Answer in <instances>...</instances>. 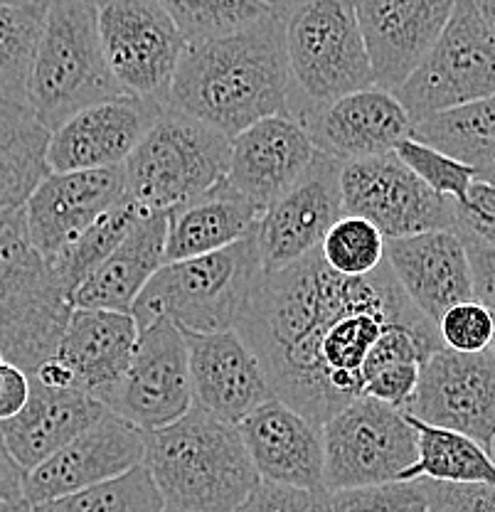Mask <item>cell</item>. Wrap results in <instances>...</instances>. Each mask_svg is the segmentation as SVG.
<instances>
[{
    "label": "cell",
    "mask_w": 495,
    "mask_h": 512,
    "mask_svg": "<svg viewBox=\"0 0 495 512\" xmlns=\"http://www.w3.org/2000/svg\"><path fill=\"white\" fill-rule=\"evenodd\" d=\"M165 106L234 138L266 116H289L284 18L185 45Z\"/></svg>",
    "instance_id": "cell-1"
},
{
    "label": "cell",
    "mask_w": 495,
    "mask_h": 512,
    "mask_svg": "<svg viewBox=\"0 0 495 512\" xmlns=\"http://www.w3.org/2000/svg\"><path fill=\"white\" fill-rule=\"evenodd\" d=\"M143 466L165 512H234L259 483L237 426L195 404L173 424L143 431Z\"/></svg>",
    "instance_id": "cell-2"
},
{
    "label": "cell",
    "mask_w": 495,
    "mask_h": 512,
    "mask_svg": "<svg viewBox=\"0 0 495 512\" xmlns=\"http://www.w3.org/2000/svg\"><path fill=\"white\" fill-rule=\"evenodd\" d=\"M262 276L254 234L220 252L165 261L131 308L138 330L168 318L183 330H230L247 308Z\"/></svg>",
    "instance_id": "cell-3"
},
{
    "label": "cell",
    "mask_w": 495,
    "mask_h": 512,
    "mask_svg": "<svg viewBox=\"0 0 495 512\" xmlns=\"http://www.w3.org/2000/svg\"><path fill=\"white\" fill-rule=\"evenodd\" d=\"M124 94L106 67L94 0H52L28 77V106L47 131Z\"/></svg>",
    "instance_id": "cell-4"
},
{
    "label": "cell",
    "mask_w": 495,
    "mask_h": 512,
    "mask_svg": "<svg viewBox=\"0 0 495 512\" xmlns=\"http://www.w3.org/2000/svg\"><path fill=\"white\" fill-rule=\"evenodd\" d=\"M289 116L372 87L370 60L353 0H306L284 18Z\"/></svg>",
    "instance_id": "cell-5"
},
{
    "label": "cell",
    "mask_w": 495,
    "mask_h": 512,
    "mask_svg": "<svg viewBox=\"0 0 495 512\" xmlns=\"http://www.w3.org/2000/svg\"><path fill=\"white\" fill-rule=\"evenodd\" d=\"M230 138L188 114L163 106L126 158V195L151 212H175L222 183Z\"/></svg>",
    "instance_id": "cell-6"
},
{
    "label": "cell",
    "mask_w": 495,
    "mask_h": 512,
    "mask_svg": "<svg viewBox=\"0 0 495 512\" xmlns=\"http://www.w3.org/2000/svg\"><path fill=\"white\" fill-rule=\"evenodd\" d=\"M69 311L67 296L30 242L23 207L0 215V350L25 372L55 355Z\"/></svg>",
    "instance_id": "cell-7"
},
{
    "label": "cell",
    "mask_w": 495,
    "mask_h": 512,
    "mask_svg": "<svg viewBox=\"0 0 495 512\" xmlns=\"http://www.w3.org/2000/svg\"><path fill=\"white\" fill-rule=\"evenodd\" d=\"M323 431V485L328 493L399 480L417 461V431L402 409L355 397Z\"/></svg>",
    "instance_id": "cell-8"
},
{
    "label": "cell",
    "mask_w": 495,
    "mask_h": 512,
    "mask_svg": "<svg viewBox=\"0 0 495 512\" xmlns=\"http://www.w3.org/2000/svg\"><path fill=\"white\" fill-rule=\"evenodd\" d=\"M495 94V35L473 0H456L439 40L395 96L412 121Z\"/></svg>",
    "instance_id": "cell-9"
},
{
    "label": "cell",
    "mask_w": 495,
    "mask_h": 512,
    "mask_svg": "<svg viewBox=\"0 0 495 512\" xmlns=\"http://www.w3.org/2000/svg\"><path fill=\"white\" fill-rule=\"evenodd\" d=\"M101 50L121 92L165 104L188 42L156 0H94Z\"/></svg>",
    "instance_id": "cell-10"
},
{
    "label": "cell",
    "mask_w": 495,
    "mask_h": 512,
    "mask_svg": "<svg viewBox=\"0 0 495 512\" xmlns=\"http://www.w3.org/2000/svg\"><path fill=\"white\" fill-rule=\"evenodd\" d=\"M343 215L363 217L385 239L454 229V200L436 195L395 156L340 163Z\"/></svg>",
    "instance_id": "cell-11"
},
{
    "label": "cell",
    "mask_w": 495,
    "mask_h": 512,
    "mask_svg": "<svg viewBox=\"0 0 495 512\" xmlns=\"http://www.w3.org/2000/svg\"><path fill=\"white\" fill-rule=\"evenodd\" d=\"M190 407L193 387L183 333L168 318H158L138 330L129 367L106 399V409L136 429L153 431L173 424Z\"/></svg>",
    "instance_id": "cell-12"
},
{
    "label": "cell",
    "mask_w": 495,
    "mask_h": 512,
    "mask_svg": "<svg viewBox=\"0 0 495 512\" xmlns=\"http://www.w3.org/2000/svg\"><path fill=\"white\" fill-rule=\"evenodd\" d=\"M404 414L459 431L491 448L495 436V360L491 350L439 348L419 367V382Z\"/></svg>",
    "instance_id": "cell-13"
},
{
    "label": "cell",
    "mask_w": 495,
    "mask_h": 512,
    "mask_svg": "<svg viewBox=\"0 0 495 512\" xmlns=\"http://www.w3.org/2000/svg\"><path fill=\"white\" fill-rule=\"evenodd\" d=\"M340 160L316 151L306 173L284 195L264 207L254 227L262 271H276L321 247L335 220L343 217Z\"/></svg>",
    "instance_id": "cell-14"
},
{
    "label": "cell",
    "mask_w": 495,
    "mask_h": 512,
    "mask_svg": "<svg viewBox=\"0 0 495 512\" xmlns=\"http://www.w3.org/2000/svg\"><path fill=\"white\" fill-rule=\"evenodd\" d=\"M165 104L133 94H116L77 111L50 131V173L124 165Z\"/></svg>",
    "instance_id": "cell-15"
},
{
    "label": "cell",
    "mask_w": 495,
    "mask_h": 512,
    "mask_svg": "<svg viewBox=\"0 0 495 512\" xmlns=\"http://www.w3.org/2000/svg\"><path fill=\"white\" fill-rule=\"evenodd\" d=\"M456 0H353L375 87L397 92L439 40Z\"/></svg>",
    "instance_id": "cell-16"
},
{
    "label": "cell",
    "mask_w": 495,
    "mask_h": 512,
    "mask_svg": "<svg viewBox=\"0 0 495 512\" xmlns=\"http://www.w3.org/2000/svg\"><path fill=\"white\" fill-rule=\"evenodd\" d=\"M143 463V431L114 412L25 473L23 500L33 505L104 483Z\"/></svg>",
    "instance_id": "cell-17"
},
{
    "label": "cell",
    "mask_w": 495,
    "mask_h": 512,
    "mask_svg": "<svg viewBox=\"0 0 495 512\" xmlns=\"http://www.w3.org/2000/svg\"><path fill=\"white\" fill-rule=\"evenodd\" d=\"M121 195H126L121 165L47 173L23 205L30 242L52 264Z\"/></svg>",
    "instance_id": "cell-18"
},
{
    "label": "cell",
    "mask_w": 495,
    "mask_h": 512,
    "mask_svg": "<svg viewBox=\"0 0 495 512\" xmlns=\"http://www.w3.org/2000/svg\"><path fill=\"white\" fill-rule=\"evenodd\" d=\"M298 124L306 128L316 151L348 163L392 153L412 133L414 121L395 92L372 84L308 111Z\"/></svg>",
    "instance_id": "cell-19"
},
{
    "label": "cell",
    "mask_w": 495,
    "mask_h": 512,
    "mask_svg": "<svg viewBox=\"0 0 495 512\" xmlns=\"http://www.w3.org/2000/svg\"><path fill=\"white\" fill-rule=\"evenodd\" d=\"M180 333L188 348L195 407L237 426L252 409L274 397L257 355L237 330L193 333L180 328Z\"/></svg>",
    "instance_id": "cell-20"
},
{
    "label": "cell",
    "mask_w": 495,
    "mask_h": 512,
    "mask_svg": "<svg viewBox=\"0 0 495 512\" xmlns=\"http://www.w3.org/2000/svg\"><path fill=\"white\" fill-rule=\"evenodd\" d=\"M316 146L291 116H266L230 138L225 180L257 210H264L308 170Z\"/></svg>",
    "instance_id": "cell-21"
},
{
    "label": "cell",
    "mask_w": 495,
    "mask_h": 512,
    "mask_svg": "<svg viewBox=\"0 0 495 512\" xmlns=\"http://www.w3.org/2000/svg\"><path fill=\"white\" fill-rule=\"evenodd\" d=\"M259 480L321 490L323 431L316 421L269 397L237 424Z\"/></svg>",
    "instance_id": "cell-22"
},
{
    "label": "cell",
    "mask_w": 495,
    "mask_h": 512,
    "mask_svg": "<svg viewBox=\"0 0 495 512\" xmlns=\"http://www.w3.org/2000/svg\"><path fill=\"white\" fill-rule=\"evenodd\" d=\"M385 261L404 296L431 323H439L456 303L473 298L466 244L454 229L385 239Z\"/></svg>",
    "instance_id": "cell-23"
},
{
    "label": "cell",
    "mask_w": 495,
    "mask_h": 512,
    "mask_svg": "<svg viewBox=\"0 0 495 512\" xmlns=\"http://www.w3.org/2000/svg\"><path fill=\"white\" fill-rule=\"evenodd\" d=\"M109 409L84 389H45L30 382L25 407L0 421V441L25 473L94 426Z\"/></svg>",
    "instance_id": "cell-24"
},
{
    "label": "cell",
    "mask_w": 495,
    "mask_h": 512,
    "mask_svg": "<svg viewBox=\"0 0 495 512\" xmlns=\"http://www.w3.org/2000/svg\"><path fill=\"white\" fill-rule=\"evenodd\" d=\"M136 338L138 325L131 313L72 308L55 355L67 362L79 387L106 407L129 367Z\"/></svg>",
    "instance_id": "cell-25"
},
{
    "label": "cell",
    "mask_w": 495,
    "mask_h": 512,
    "mask_svg": "<svg viewBox=\"0 0 495 512\" xmlns=\"http://www.w3.org/2000/svg\"><path fill=\"white\" fill-rule=\"evenodd\" d=\"M168 215L146 212L104 261L79 284L69 303L72 308H104L131 313L138 293L165 264Z\"/></svg>",
    "instance_id": "cell-26"
},
{
    "label": "cell",
    "mask_w": 495,
    "mask_h": 512,
    "mask_svg": "<svg viewBox=\"0 0 495 512\" xmlns=\"http://www.w3.org/2000/svg\"><path fill=\"white\" fill-rule=\"evenodd\" d=\"M262 210L230 188L227 180L168 215L165 261L190 259L230 247L254 234Z\"/></svg>",
    "instance_id": "cell-27"
},
{
    "label": "cell",
    "mask_w": 495,
    "mask_h": 512,
    "mask_svg": "<svg viewBox=\"0 0 495 512\" xmlns=\"http://www.w3.org/2000/svg\"><path fill=\"white\" fill-rule=\"evenodd\" d=\"M50 131L25 106L0 104V215L25 205L30 192L50 173Z\"/></svg>",
    "instance_id": "cell-28"
},
{
    "label": "cell",
    "mask_w": 495,
    "mask_h": 512,
    "mask_svg": "<svg viewBox=\"0 0 495 512\" xmlns=\"http://www.w3.org/2000/svg\"><path fill=\"white\" fill-rule=\"evenodd\" d=\"M407 419L417 431V461L399 480L429 478L441 483H478L495 488V463L488 448L459 431L424 424L409 414Z\"/></svg>",
    "instance_id": "cell-29"
},
{
    "label": "cell",
    "mask_w": 495,
    "mask_h": 512,
    "mask_svg": "<svg viewBox=\"0 0 495 512\" xmlns=\"http://www.w3.org/2000/svg\"><path fill=\"white\" fill-rule=\"evenodd\" d=\"M409 136L478 168L495 151V94L431 114L417 121Z\"/></svg>",
    "instance_id": "cell-30"
},
{
    "label": "cell",
    "mask_w": 495,
    "mask_h": 512,
    "mask_svg": "<svg viewBox=\"0 0 495 512\" xmlns=\"http://www.w3.org/2000/svg\"><path fill=\"white\" fill-rule=\"evenodd\" d=\"M52 0H0V104L28 106V77Z\"/></svg>",
    "instance_id": "cell-31"
},
{
    "label": "cell",
    "mask_w": 495,
    "mask_h": 512,
    "mask_svg": "<svg viewBox=\"0 0 495 512\" xmlns=\"http://www.w3.org/2000/svg\"><path fill=\"white\" fill-rule=\"evenodd\" d=\"M146 212V207L138 205L131 195H121L109 210H104L101 215L69 244L67 249H62L57 254V259L52 261V274H55L57 284H60L62 293L67 296V301L72 298V293L77 291L79 284L92 274L94 269L106 259L116 247H119L121 239L131 232L133 224L141 220ZM72 306V303H69Z\"/></svg>",
    "instance_id": "cell-32"
},
{
    "label": "cell",
    "mask_w": 495,
    "mask_h": 512,
    "mask_svg": "<svg viewBox=\"0 0 495 512\" xmlns=\"http://www.w3.org/2000/svg\"><path fill=\"white\" fill-rule=\"evenodd\" d=\"M33 512H165L163 498L143 463L77 493L33 505Z\"/></svg>",
    "instance_id": "cell-33"
},
{
    "label": "cell",
    "mask_w": 495,
    "mask_h": 512,
    "mask_svg": "<svg viewBox=\"0 0 495 512\" xmlns=\"http://www.w3.org/2000/svg\"><path fill=\"white\" fill-rule=\"evenodd\" d=\"M188 45L230 35L271 13L262 0H156Z\"/></svg>",
    "instance_id": "cell-34"
},
{
    "label": "cell",
    "mask_w": 495,
    "mask_h": 512,
    "mask_svg": "<svg viewBox=\"0 0 495 512\" xmlns=\"http://www.w3.org/2000/svg\"><path fill=\"white\" fill-rule=\"evenodd\" d=\"M323 261L340 276H367L385 261V237L363 217L343 215L323 237Z\"/></svg>",
    "instance_id": "cell-35"
},
{
    "label": "cell",
    "mask_w": 495,
    "mask_h": 512,
    "mask_svg": "<svg viewBox=\"0 0 495 512\" xmlns=\"http://www.w3.org/2000/svg\"><path fill=\"white\" fill-rule=\"evenodd\" d=\"M395 156L422 180L427 188L436 195L449 197L454 202H463L468 195V188L476 180V168L461 163V160L446 156V153L436 151L427 143L417 141V138L407 136L395 146Z\"/></svg>",
    "instance_id": "cell-36"
},
{
    "label": "cell",
    "mask_w": 495,
    "mask_h": 512,
    "mask_svg": "<svg viewBox=\"0 0 495 512\" xmlns=\"http://www.w3.org/2000/svg\"><path fill=\"white\" fill-rule=\"evenodd\" d=\"M333 512H429L427 478L345 488L330 493Z\"/></svg>",
    "instance_id": "cell-37"
},
{
    "label": "cell",
    "mask_w": 495,
    "mask_h": 512,
    "mask_svg": "<svg viewBox=\"0 0 495 512\" xmlns=\"http://www.w3.org/2000/svg\"><path fill=\"white\" fill-rule=\"evenodd\" d=\"M441 345L456 352H483L495 338V316L478 301L451 306L436 323Z\"/></svg>",
    "instance_id": "cell-38"
},
{
    "label": "cell",
    "mask_w": 495,
    "mask_h": 512,
    "mask_svg": "<svg viewBox=\"0 0 495 512\" xmlns=\"http://www.w3.org/2000/svg\"><path fill=\"white\" fill-rule=\"evenodd\" d=\"M234 512H333L326 488H294V485L259 480L252 493Z\"/></svg>",
    "instance_id": "cell-39"
},
{
    "label": "cell",
    "mask_w": 495,
    "mask_h": 512,
    "mask_svg": "<svg viewBox=\"0 0 495 512\" xmlns=\"http://www.w3.org/2000/svg\"><path fill=\"white\" fill-rule=\"evenodd\" d=\"M454 232L495 247V185L473 180L463 202H454Z\"/></svg>",
    "instance_id": "cell-40"
},
{
    "label": "cell",
    "mask_w": 495,
    "mask_h": 512,
    "mask_svg": "<svg viewBox=\"0 0 495 512\" xmlns=\"http://www.w3.org/2000/svg\"><path fill=\"white\" fill-rule=\"evenodd\" d=\"M429 512H495V488L478 483L429 480Z\"/></svg>",
    "instance_id": "cell-41"
},
{
    "label": "cell",
    "mask_w": 495,
    "mask_h": 512,
    "mask_svg": "<svg viewBox=\"0 0 495 512\" xmlns=\"http://www.w3.org/2000/svg\"><path fill=\"white\" fill-rule=\"evenodd\" d=\"M419 367L422 365L417 362H399V365L385 367L363 384V394L395 409H404L417 389Z\"/></svg>",
    "instance_id": "cell-42"
},
{
    "label": "cell",
    "mask_w": 495,
    "mask_h": 512,
    "mask_svg": "<svg viewBox=\"0 0 495 512\" xmlns=\"http://www.w3.org/2000/svg\"><path fill=\"white\" fill-rule=\"evenodd\" d=\"M466 244L468 266H471L473 301L483 303L495 316V247L461 237Z\"/></svg>",
    "instance_id": "cell-43"
},
{
    "label": "cell",
    "mask_w": 495,
    "mask_h": 512,
    "mask_svg": "<svg viewBox=\"0 0 495 512\" xmlns=\"http://www.w3.org/2000/svg\"><path fill=\"white\" fill-rule=\"evenodd\" d=\"M30 397V377L0 350V421L10 419L25 407Z\"/></svg>",
    "instance_id": "cell-44"
},
{
    "label": "cell",
    "mask_w": 495,
    "mask_h": 512,
    "mask_svg": "<svg viewBox=\"0 0 495 512\" xmlns=\"http://www.w3.org/2000/svg\"><path fill=\"white\" fill-rule=\"evenodd\" d=\"M25 471L15 463L8 448L0 441V503H18L23 500Z\"/></svg>",
    "instance_id": "cell-45"
},
{
    "label": "cell",
    "mask_w": 495,
    "mask_h": 512,
    "mask_svg": "<svg viewBox=\"0 0 495 512\" xmlns=\"http://www.w3.org/2000/svg\"><path fill=\"white\" fill-rule=\"evenodd\" d=\"M262 3L274 15H279V18H286V15H289L291 10L298 8V5H301V3H306V0H262Z\"/></svg>",
    "instance_id": "cell-46"
},
{
    "label": "cell",
    "mask_w": 495,
    "mask_h": 512,
    "mask_svg": "<svg viewBox=\"0 0 495 512\" xmlns=\"http://www.w3.org/2000/svg\"><path fill=\"white\" fill-rule=\"evenodd\" d=\"M473 5H476L478 13L483 15V20L495 35V0H473Z\"/></svg>",
    "instance_id": "cell-47"
},
{
    "label": "cell",
    "mask_w": 495,
    "mask_h": 512,
    "mask_svg": "<svg viewBox=\"0 0 495 512\" xmlns=\"http://www.w3.org/2000/svg\"><path fill=\"white\" fill-rule=\"evenodd\" d=\"M476 180H486V183L495 185V151L476 168Z\"/></svg>",
    "instance_id": "cell-48"
},
{
    "label": "cell",
    "mask_w": 495,
    "mask_h": 512,
    "mask_svg": "<svg viewBox=\"0 0 495 512\" xmlns=\"http://www.w3.org/2000/svg\"><path fill=\"white\" fill-rule=\"evenodd\" d=\"M0 512H33L25 500H18V503H0Z\"/></svg>",
    "instance_id": "cell-49"
},
{
    "label": "cell",
    "mask_w": 495,
    "mask_h": 512,
    "mask_svg": "<svg viewBox=\"0 0 495 512\" xmlns=\"http://www.w3.org/2000/svg\"><path fill=\"white\" fill-rule=\"evenodd\" d=\"M488 453H491V458H493V463H495V436H493V441H491V448H488Z\"/></svg>",
    "instance_id": "cell-50"
},
{
    "label": "cell",
    "mask_w": 495,
    "mask_h": 512,
    "mask_svg": "<svg viewBox=\"0 0 495 512\" xmlns=\"http://www.w3.org/2000/svg\"><path fill=\"white\" fill-rule=\"evenodd\" d=\"M488 350H491V355H493V360H495V338H493V343H491V348H488Z\"/></svg>",
    "instance_id": "cell-51"
}]
</instances>
